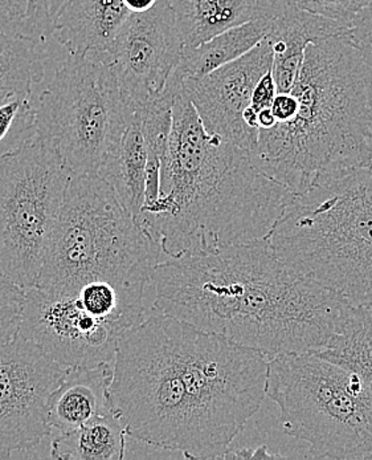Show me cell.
I'll use <instances>...</instances> for the list:
<instances>
[{"label": "cell", "instance_id": "44dd1931", "mask_svg": "<svg viewBox=\"0 0 372 460\" xmlns=\"http://www.w3.org/2000/svg\"><path fill=\"white\" fill-rule=\"evenodd\" d=\"M316 353L354 370L372 387V304L350 305L326 347Z\"/></svg>", "mask_w": 372, "mask_h": 460}, {"label": "cell", "instance_id": "d4e9b609", "mask_svg": "<svg viewBox=\"0 0 372 460\" xmlns=\"http://www.w3.org/2000/svg\"><path fill=\"white\" fill-rule=\"evenodd\" d=\"M301 10L351 27L355 16L372 5V0H294Z\"/></svg>", "mask_w": 372, "mask_h": 460}, {"label": "cell", "instance_id": "7a4b0ae2", "mask_svg": "<svg viewBox=\"0 0 372 460\" xmlns=\"http://www.w3.org/2000/svg\"><path fill=\"white\" fill-rule=\"evenodd\" d=\"M290 195L255 166L248 150L204 129L180 83L160 197L138 217L162 258L266 238Z\"/></svg>", "mask_w": 372, "mask_h": 460}, {"label": "cell", "instance_id": "9a60e30c", "mask_svg": "<svg viewBox=\"0 0 372 460\" xmlns=\"http://www.w3.org/2000/svg\"><path fill=\"white\" fill-rule=\"evenodd\" d=\"M113 362L66 369L49 401L48 422L52 431L69 433L115 410L110 398Z\"/></svg>", "mask_w": 372, "mask_h": 460}, {"label": "cell", "instance_id": "83f0119b", "mask_svg": "<svg viewBox=\"0 0 372 460\" xmlns=\"http://www.w3.org/2000/svg\"><path fill=\"white\" fill-rule=\"evenodd\" d=\"M298 100L291 92L277 93L271 107L277 124L290 122L298 111Z\"/></svg>", "mask_w": 372, "mask_h": 460}, {"label": "cell", "instance_id": "7402d4cb", "mask_svg": "<svg viewBox=\"0 0 372 460\" xmlns=\"http://www.w3.org/2000/svg\"><path fill=\"white\" fill-rule=\"evenodd\" d=\"M66 0H0V32L41 44L55 35Z\"/></svg>", "mask_w": 372, "mask_h": 460}, {"label": "cell", "instance_id": "30bf717a", "mask_svg": "<svg viewBox=\"0 0 372 460\" xmlns=\"http://www.w3.org/2000/svg\"><path fill=\"white\" fill-rule=\"evenodd\" d=\"M66 369L18 333L0 348V459L51 435L49 401Z\"/></svg>", "mask_w": 372, "mask_h": 460}, {"label": "cell", "instance_id": "2e32d148", "mask_svg": "<svg viewBox=\"0 0 372 460\" xmlns=\"http://www.w3.org/2000/svg\"><path fill=\"white\" fill-rule=\"evenodd\" d=\"M130 15L124 0H66L55 35L69 55L107 54Z\"/></svg>", "mask_w": 372, "mask_h": 460}, {"label": "cell", "instance_id": "d6a6232c", "mask_svg": "<svg viewBox=\"0 0 372 460\" xmlns=\"http://www.w3.org/2000/svg\"><path fill=\"white\" fill-rule=\"evenodd\" d=\"M368 460H372V451H371V456H370V459H368Z\"/></svg>", "mask_w": 372, "mask_h": 460}, {"label": "cell", "instance_id": "ba28073f", "mask_svg": "<svg viewBox=\"0 0 372 460\" xmlns=\"http://www.w3.org/2000/svg\"><path fill=\"white\" fill-rule=\"evenodd\" d=\"M129 111L107 60L69 55L35 102L36 130L56 146L71 174L97 175Z\"/></svg>", "mask_w": 372, "mask_h": 460}, {"label": "cell", "instance_id": "603a6c76", "mask_svg": "<svg viewBox=\"0 0 372 460\" xmlns=\"http://www.w3.org/2000/svg\"><path fill=\"white\" fill-rule=\"evenodd\" d=\"M43 79V58L36 44L0 32V102L32 92Z\"/></svg>", "mask_w": 372, "mask_h": 460}, {"label": "cell", "instance_id": "484cf974", "mask_svg": "<svg viewBox=\"0 0 372 460\" xmlns=\"http://www.w3.org/2000/svg\"><path fill=\"white\" fill-rule=\"evenodd\" d=\"M350 40L372 66V5L355 16L350 27Z\"/></svg>", "mask_w": 372, "mask_h": 460}, {"label": "cell", "instance_id": "4316f807", "mask_svg": "<svg viewBox=\"0 0 372 460\" xmlns=\"http://www.w3.org/2000/svg\"><path fill=\"white\" fill-rule=\"evenodd\" d=\"M277 94L276 82H274L273 71L268 69L266 74L258 80L252 93L251 107L255 111H263V109L271 108L274 97Z\"/></svg>", "mask_w": 372, "mask_h": 460}, {"label": "cell", "instance_id": "7c38bea8", "mask_svg": "<svg viewBox=\"0 0 372 460\" xmlns=\"http://www.w3.org/2000/svg\"><path fill=\"white\" fill-rule=\"evenodd\" d=\"M182 52L171 0H155L149 10L130 15L105 60L125 96L143 104L162 93Z\"/></svg>", "mask_w": 372, "mask_h": 460}, {"label": "cell", "instance_id": "3957f363", "mask_svg": "<svg viewBox=\"0 0 372 460\" xmlns=\"http://www.w3.org/2000/svg\"><path fill=\"white\" fill-rule=\"evenodd\" d=\"M298 111L260 130L252 161L291 195L372 164V66L350 38L305 49L291 88Z\"/></svg>", "mask_w": 372, "mask_h": 460}, {"label": "cell", "instance_id": "4fadbf2b", "mask_svg": "<svg viewBox=\"0 0 372 460\" xmlns=\"http://www.w3.org/2000/svg\"><path fill=\"white\" fill-rule=\"evenodd\" d=\"M272 66L273 51L265 38L226 66L196 79L182 80L183 89L198 111L204 129L251 153L260 132L247 127L243 113L251 105L258 80Z\"/></svg>", "mask_w": 372, "mask_h": 460}, {"label": "cell", "instance_id": "5bb4252c", "mask_svg": "<svg viewBox=\"0 0 372 460\" xmlns=\"http://www.w3.org/2000/svg\"><path fill=\"white\" fill-rule=\"evenodd\" d=\"M269 18L266 39L273 51L277 93H289L298 79L305 49L330 38H350V26L301 10L294 0H261Z\"/></svg>", "mask_w": 372, "mask_h": 460}, {"label": "cell", "instance_id": "1f68e13d", "mask_svg": "<svg viewBox=\"0 0 372 460\" xmlns=\"http://www.w3.org/2000/svg\"><path fill=\"white\" fill-rule=\"evenodd\" d=\"M256 124L260 130L272 129V128L277 124L271 108L263 109V111H257Z\"/></svg>", "mask_w": 372, "mask_h": 460}, {"label": "cell", "instance_id": "f546056e", "mask_svg": "<svg viewBox=\"0 0 372 460\" xmlns=\"http://www.w3.org/2000/svg\"><path fill=\"white\" fill-rule=\"evenodd\" d=\"M26 289L21 288L7 276L0 273V311L13 306H22Z\"/></svg>", "mask_w": 372, "mask_h": 460}, {"label": "cell", "instance_id": "9c48e42d", "mask_svg": "<svg viewBox=\"0 0 372 460\" xmlns=\"http://www.w3.org/2000/svg\"><path fill=\"white\" fill-rule=\"evenodd\" d=\"M69 177L38 130L0 158V273L21 288L35 287Z\"/></svg>", "mask_w": 372, "mask_h": 460}, {"label": "cell", "instance_id": "cb8c5ba5", "mask_svg": "<svg viewBox=\"0 0 372 460\" xmlns=\"http://www.w3.org/2000/svg\"><path fill=\"white\" fill-rule=\"evenodd\" d=\"M36 133L32 92L16 93L0 102V158Z\"/></svg>", "mask_w": 372, "mask_h": 460}, {"label": "cell", "instance_id": "52a82bcc", "mask_svg": "<svg viewBox=\"0 0 372 460\" xmlns=\"http://www.w3.org/2000/svg\"><path fill=\"white\" fill-rule=\"evenodd\" d=\"M113 367L110 398L129 437L187 459H211L162 314L151 309L122 336Z\"/></svg>", "mask_w": 372, "mask_h": 460}, {"label": "cell", "instance_id": "4dcf8cb0", "mask_svg": "<svg viewBox=\"0 0 372 460\" xmlns=\"http://www.w3.org/2000/svg\"><path fill=\"white\" fill-rule=\"evenodd\" d=\"M281 456L269 453L266 446L257 448H229L221 459H277Z\"/></svg>", "mask_w": 372, "mask_h": 460}, {"label": "cell", "instance_id": "d6986e66", "mask_svg": "<svg viewBox=\"0 0 372 460\" xmlns=\"http://www.w3.org/2000/svg\"><path fill=\"white\" fill-rule=\"evenodd\" d=\"M268 31L269 18L260 4L258 15L252 21L229 28L201 46L183 49L172 75L179 80L204 76L251 51L266 38Z\"/></svg>", "mask_w": 372, "mask_h": 460}, {"label": "cell", "instance_id": "ac0fdd59", "mask_svg": "<svg viewBox=\"0 0 372 460\" xmlns=\"http://www.w3.org/2000/svg\"><path fill=\"white\" fill-rule=\"evenodd\" d=\"M261 0H171L183 49H194L213 36L258 15Z\"/></svg>", "mask_w": 372, "mask_h": 460}, {"label": "cell", "instance_id": "836d02e7", "mask_svg": "<svg viewBox=\"0 0 372 460\" xmlns=\"http://www.w3.org/2000/svg\"><path fill=\"white\" fill-rule=\"evenodd\" d=\"M371 167H372V164H371Z\"/></svg>", "mask_w": 372, "mask_h": 460}, {"label": "cell", "instance_id": "6da1fadb", "mask_svg": "<svg viewBox=\"0 0 372 460\" xmlns=\"http://www.w3.org/2000/svg\"><path fill=\"white\" fill-rule=\"evenodd\" d=\"M151 309L268 357L319 352L350 304L290 269L268 239L160 259Z\"/></svg>", "mask_w": 372, "mask_h": 460}, {"label": "cell", "instance_id": "e0dca14e", "mask_svg": "<svg viewBox=\"0 0 372 460\" xmlns=\"http://www.w3.org/2000/svg\"><path fill=\"white\" fill-rule=\"evenodd\" d=\"M146 167L147 147L141 111L134 102H130L124 132L105 158L97 175L115 190L119 202L137 222L144 203Z\"/></svg>", "mask_w": 372, "mask_h": 460}, {"label": "cell", "instance_id": "277c9868", "mask_svg": "<svg viewBox=\"0 0 372 460\" xmlns=\"http://www.w3.org/2000/svg\"><path fill=\"white\" fill-rule=\"evenodd\" d=\"M266 239L291 271L350 305L372 304V167L290 195Z\"/></svg>", "mask_w": 372, "mask_h": 460}, {"label": "cell", "instance_id": "f1b7e54d", "mask_svg": "<svg viewBox=\"0 0 372 460\" xmlns=\"http://www.w3.org/2000/svg\"><path fill=\"white\" fill-rule=\"evenodd\" d=\"M22 306H13L0 311V348L4 347L18 333Z\"/></svg>", "mask_w": 372, "mask_h": 460}, {"label": "cell", "instance_id": "8992f818", "mask_svg": "<svg viewBox=\"0 0 372 460\" xmlns=\"http://www.w3.org/2000/svg\"><path fill=\"white\" fill-rule=\"evenodd\" d=\"M265 395L280 407L284 433L309 443V458L370 459L372 387L354 370L316 352L277 354Z\"/></svg>", "mask_w": 372, "mask_h": 460}, {"label": "cell", "instance_id": "8fae6325", "mask_svg": "<svg viewBox=\"0 0 372 460\" xmlns=\"http://www.w3.org/2000/svg\"><path fill=\"white\" fill-rule=\"evenodd\" d=\"M134 326L99 319L72 294L26 289L18 334L65 367L115 361L117 345Z\"/></svg>", "mask_w": 372, "mask_h": 460}, {"label": "cell", "instance_id": "ffe728a7", "mask_svg": "<svg viewBox=\"0 0 372 460\" xmlns=\"http://www.w3.org/2000/svg\"><path fill=\"white\" fill-rule=\"evenodd\" d=\"M126 428L115 409L76 430L58 434L51 443V458L122 460L126 456Z\"/></svg>", "mask_w": 372, "mask_h": 460}, {"label": "cell", "instance_id": "5b68a950", "mask_svg": "<svg viewBox=\"0 0 372 460\" xmlns=\"http://www.w3.org/2000/svg\"><path fill=\"white\" fill-rule=\"evenodd\" d=\"M162 251L99 175L71 174L35 287L74 294L89 281L146 291Z\"/></svg>", "mask_w": 372, "mask_h": 460}]
</instances>
